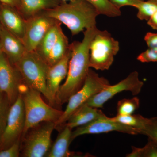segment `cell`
Returning a JSON list of instances; mask_svg holds the SVG:
<instances>
[{
    "mask_svg": "<svg viewBox=\"0 0 157 157\" xmlns=\"http://www.w3.org/2000/svg\"><path fill=\"white\" fill-rule=\"evenodd\" d=\"M72 129L64 125V128L60 133L53 145L51 147L46 155L48 157H69L74 155L69 150L71 140Z\"/></svg>",
    "mask_w": 157,
    "mask_h": 157,
    "instance_id": "obj_18",
    "label": "cell"
},
{
    "mask_svg": "<svg viewBox=\"0 0 157 157\" xmlns=\"http://www.w3.org/2000/svg\"><path fill=\"white\" fill-rule=\"evenodd\" d=\"M28 87L40 92L47 100L46 73L48 66L35 51L27 52L15 65Z\"/></svg>",
    "mask_w": 157,
    "mask_h": 157,
    "instance_id": "obj_4",
    "label": "cell"
},
{
    "mask_svg": "<svg viewBox=\"0 0 157 157\" xmlns=\"http://www.w3.org/2000/svg\"><path fill=\"white\" fill-rule=\"evenodd\" d=\"M2 52V48H1V42H0V54H1V52Z\"/></svg>",
    "mask_w": 157,
    "mask_h": 157,
    "instance_id": "obj_35",
    "label": "cell"
},
{
    "mask_svg": "<svg viewBox=\"0 0 157 157\" xmlns=\"http://www.w3.org/2000/svg\"><path fill=\"white\" fill-rule=\"evenodd\" d=\"M149 48H157V33H147L144 38Z\"/></svg>",
    "mask_w": 157,
    "mask_h": 157,
    "instance_id": "obj_31",
    "label": "cell"
},
{
    "mask_svg": "<svg viewBox=\"0 0 157 157\" xmlns=\"http://www.w3.org/2000/svg\"><path fill=\"white\" fill-rule=\"evenodd\" d=\"M57 21L48 16L45 11L26 19L25 33L22 42L27 52L35 51L47 32Z\"/></svg>",
    "mask_w": 157,
    "mask_h": 157,
    "instance_id": "obj_10",
    "label": "cell"
},
{
    "mask_svg": "<svg viewBox=\"0 0 157 157\" xmlns=\"http://www.w3.org/2000/svg\"><path fill=\"white\" fill-rule=\"evenodd\" d=\"M150 1H154V2H157V0H150Z\"/></svg>",
    "mask_w": 157,
    "mask_h": 157,
    "instance_id": "obj_37",
    "label": "cell"
},
{
    "mask_svg": "<svg viewBox=\"0 0 157 157\" xmlns=\"http://www.w3.org/2000/svg\"><path fill=\"white\" fill-rule=\"evenodd\" d=\"M0 22L4 28L22 41L25 33L26 20L16 8L2 3Z\"/></svg>",
    "mask_w": 157,
    "mask_h": 157,
    "instance_id": "obj_14",
    "label": "cell"
},
{
    "mask_svg": "<svg viewBox=\"0 0 157 157\" xmlns=\"http://www.w3.org/2000/svg\"><path fill=\"white\" fill-rule=\"evenodd\" d=\"M62 1H63V2H70V1H72V0H62Z\"/></svg>",
    "mask_w": 157,
    "mask_h": 157,
    "instance_id": "obj_36",
    "label": "cell"
},
{
    "mask_svg": "<svg viewBox=\"0 0 157 157\" xmlns=\"http://www.w3.org/2000/svg\"><path fill=\"white\" fill-rule=\"evenodd\" d=\"M2 2H0V9H1V5H2ZM2 25L1 24V23L0 22V32H1V29H2Z\"/></svg>",
    "mask_w": 157,
    "mask_h": 157,
    "instance_id": "obj_34",
    "label": "cell"
},
{
    "mask_svg": "<svg viewBox=\"0 0 157 157\" xmlns=\"http://www.w3.org/2000/svg\"><path fill=\"white\" fill-rule=\"evenodd\" d=\"M137 60L142 63L157 62V48H149L140 53Z\"/></svg>",
    "mask_w": 157,
    "mask_h": 157,
    "instance_id": "obj_28",
    "label": "cell"
},
{
    "mask_svg": "<svg viewBox=\"0 0 157 157\" xmlns=\"http://www.w3.org/2000/svg\"><path fill=\"white\" fill-rule=\"evenodd\" d=\"M72 52L70 44V49L66 55L55 64L48 66L47 69L46 87L48 93V102L49 105L52 107L56 104L61 82L67 76L69 62Z\"/></svg>",
    "mask_w": 157,
    "mask_h": 157,
    "instance_id": "obj_13",
    "label": "cell"
},
{
    "mask_svg": "<svg viewBox=\"0 0 157 157\" xmlns=\"http://www.w3.org/2000/svg\"><path fill=\"white\" fill-rule=\"evenodd\" d=\"M140 107V100L137 97L132 99H124L119 101L117 105L118 115H131Z\"/></svg>",
    "mask_w": 157,
    "mask_h": 157,
    "instance_id": "obj_23",
    "label": "cell"
},
{
    "mask_svg": "<svg viewBox=\"0 0 157 157\" xmlns=\"http://www.w3.org/2000/svg\"><path fill=\"white\" fill-rule=\"evenodd\" d=\"M99 29L97 27L86 29L83 32L81 42L71 43L72 55L69 62L67 76L64 83L59 88L56 104L62 105L68 102L70 97L83 86L90 67V47Z\"/></svg>",
    "mask_w": 157,
    "mask_h": 157,
    "instance_id": "obj_1",
    "label": "cell"
},
{
    "mask_svg": "<svg viewBox=\"0 0 157 157\" xmlns=\"http://www.w3.org/2000/svg\"><path fill=\"white\" fill-rule=\"evenodd\" d=\"M70 44L67 36L62 32L51 50L46 63L48 66L55 64L66 55L70 49Z\"/></svg>",
    "mask_w": 157,
    "mask_h": 157,
    "instance_id": "obj_20",
    "label": "cell"
},
{
    "mask_svg": "<svg viewBox=\"0 0 157 157\" xmlns=\"http://www.w3.org/2000/svg\"><path fill=\"white\" fill-rule=\"evenodd\" d=\"M111 120L128 126L138 130L140 132L149 124L151 118L144 117L139 114L118 115L113 117H109Z\"/></svg>",
    "mask_w": 157,
    "mask_h": 157,
    "instance_id": "obj_21",
    "label": "cell"
},
{
    "mask_svg": "<svg viewBox=\"0 0 157 157\" xmlns=\"http://www.w3.org/2000/svg\"><path fill=\"white\" fill-rule=\"evenodd\" d=\"M25 123L24 105L20 94L10 108L6 129L0 140V151L9 148L21 140Z\"/></svg>",
    "mask_w": 157,
    "mask_h": 157,
    "instance_id": "obj_7",
    "label": "cell"
},
{
    "mask_svg": "<svg viewBox=\"0 0 157 157\" xmlns=\"http://www.w3.org/2000/svg\"><path fill=\"white\" fill-rule=\"evenodd\" d=\"M55 124L53 122L45 124L30 132L24 141L22 151L25 157H42L48 153L51 147V135Z\"/></svg>",
    "mask_w": 157,
    "mask_h": 157,
    "instance_id": "obj_8",
    "label": "cell"
},
{
    "mask_svg": "<svg viewBox=\"0 0 157 157\" xmlns=\"http://www.w3.org/2000/svg\"><path fill=\"white\" fill-rule=\"evenodd\" d=\"M128 157H157V145L150 139L144 147L138 148L132 147V151Z\"/></svg>",
    "mask_w": 157,
    "mask_h": 157,
    "instance_id": "obj_25",
    "label": "cell"
},
{
    "mask_svg": "<svg viewBox=\"0 0 157 157\" xmlns=\"http://www.w3.org/2000/svg\"><path fill=\"white\" fill-rule=\"evenodd\" d=\"M0 42L2 52L12 64H16L27 52L21 40L2 26L0 32Z\"/></svg>",
    "mask_w": 157,
    "mask_h": 157,
    "instance_id": "obj_15",
    "label": "cell"
},
{
    "mask_svg": "<svg viewBox=\"0 0 157 157\" xmlns=\"http://www.w3.org/2000/svg\"><path fill=\"white\" fill-rule=\"evenodd\" d=\"M140 135H146L157 145V117L151 118L150 122L141 131Z\"/></svg>",
    "mask_w": 157,
    "mask_h": 157,
    "instance_id": "obj_27",
    "label": "cell"
},
{
    "mask_svg": "<svg viewBox=\"0 0 157 157\" xmlns=\"http://www.w3.org/2000/svg\"><path fill=\"white\" fill-rule=\"evenodd\" d=\"M112 132H120L132 135H137L140 132L137 129L117 122L113 121L105 115L89 123L78 127L72 132L71 140L85 135L100 134Z\"/></svg>",
    "mask_w": 157,
    "mask_h": 157,
    "instance_id": "obj_12",
    "label": "cell"
},
{
    "mask_svg": "<svg viewBox=\"0 0 157 157\" xmlns=\"http://www.w3.org/2000/svg\"><path fill=\"white\" fill-rule=\"evenodd\" d=\"M109 85L110 84L107 78L99 76L90 68L82 87L70 97L66 109L63 111L58 120L55 123V128L66 124L76 109L85 104L90 98Z\"/></svg>",
    "mask_w": 157,
    "mask_h": 157,
    "instance_id": "obj_5",
    "label": "cell"
},
{
    "mask_svg": "<svg viewBox=\"0 0 157 157\" xmlns=\"http://www.w3.org/2000/svg\"><path fill=\"white\" fill-rule=\"evenodd\" d=\"M24 83L21 74L15 65L12 64L3 52L0 54V91L7 95L13 104L21 94Z\"/></svg>",
    "mask_w": 157,
    "mask_h": 157,
    "instance_id": "obj_11",
    "label": "cell"
},
{
    "mask_svg": "<svg viewBox=\"0 0 157 157\" xmlns=\"http://www.w3.org/2000/svg\"><path fill=\"white\" fill-rule=\"evenodd\" d=\"M45 11L48 16L67 26L73 36L96 26V18L99 15L95 7L86 0L63 2Z\"/></svg>",
    "mask_w": 157,
    "mask_h": 157,
    "instance_id": "obj_2",
    "label": "cell"
},
{
    "mask_svg": "<svg viewBox=\"0 0 157 157\" xmlns=\"http://www.w3.org/2000/svg\"><path fill=\"white\" fill-rule=\"evenodd\" d=\"M61 25L62 23L58 21L47 32L35 49V52L45 62L47 61L51 50L63 32Z\"/></svg>",
    "mask_w": 157,
    "mask_h": 157,
    "instance_id": "obj_19",
    "label": "cell"
},
{
    "mask_svg": "<svg viewBox=\"0 0 157 157\" xmlns=\"http://www.w3.org/2000/svg\"><path fill=\"white\" fill-rule=\"evenodd\" d=\"M143 85V82L139 79L138 72L134 71L117 84L108 86L90 98L85 104L91 107L101 108L107 101L122 92L128 91L133 95H137L141 91Z\"/></svg>",
    "mask_w": 157,
    "mask_h": 157,
    "instance_id": "obj_9",
    "label": "cell"
},
{
    "mask_svg": "<svg viewBox=\"0 0 157 157\" xmlns=\"http://www.w3.org/2000/svg\"><path fill=\"white\" fill-rule=\"evenodd\" d=\"M21 141V140H18L9 148L0 151V157H19Z\"/></svg>",
    "mask_w": 157,
    "mask_h": 157,
    "instance_id": "obj_29",
    "label": "cell"
},
{
    "mask_svg": "<svg viewBox=\"0 0 157 157\" xmlns=\"http://www.w3.org/2000/svg\"><path fill=\"white\" fill-rule=\"evenodd\" d=\"M119 49V43L109 32L99 30L90 45V68L109 70Z\"/></svg>",
    "mask_w": 157,
    "mask_h": 157,
    "instance_id": "obj_6",
    "label": "cell"
},
{
    "mask_svg": "<svg viewBox=\"0 0 157 157\" xmlns=\"http://www.w3.org/2000/svg\"><path fill=\"white\" fill-rule=\"evenodd\" d=\"M101 110L84 104L76 109L64 125L70 129L84 125L105 116Z\"/></svg>",
    "mask_w": 157,
    "mask_h": 157,
    "instance_id": "obj_16",
    "label": "cell"
},
{
    "mask_svg": "<svg viewBox=\"0 0 157 157\" xmlns=\"http://www.w3.org/2000/svg\"><path fill=\"white\" fill-rule=\"evenodd\" d=\"M138 9L137 17L141 20L148 21L157 11V2L147 0L144 1L136 7Z\"/></svg>",
    "mask_w": 157,
    "mask_h": 157,
    "instance_id": "obj_26",
    "label": "cell"
},
{
    "mask_svg": "<svg viewBox=\"0 0 157 157\" xmlns=\"http://www.w3.org/2000/svg\"><path fill=\"white\" fill-rule=\"evenodd\" d=\"M147 24L153 29L157 30V11L147 21Z\"/></svg>",
    "mask_w": 157,
    "mask_h": 157,
    "instance_id": "obj_32",
    "label": "cell"
},
{
    "mask_svg": "<svg viewBox=\"0 0 157 157\" xmlns=\"http://www.w3.org/2000/svg\"><path fill=\"white\" fill-rule=\"evenodd\" d=\"M94 6L99 14L109 17L120 16V9H117L110 3L109 0H86Z\"/></svg>",
    "mask_w": 157,
    "mask_h": 157,
    "instance_id": "obj_22",
    "label": "cell"
},
{
    "mask_svg": "<svg viewBox=\"0 0 157 157\" xmlns=\"http://www.w3.org/2000/svg\"><path fill=\"white\" fill-rule=\"evenodd\" d=\"M21 94L23 100L25 115V126L22 137L29 130L40 123H55L62 115L63 111L46 104L42 100L40 92L28 87L25 83L21 86Z\"/></svg>",
    "mask_w": 157,
    "mask_h": 157,
    "instance_id": "obj_3",
    "label": "cell"
},
{
    "mask_svg": "<svg viewBox=\"0 0 157 157\" xmlns=\"http://www.w3.org/2000/svg\"><path fill=\"white\" fill-rule=\"evenodd\" d=\"M110 3L117 8L120 9L125 6H131L136 8L138 4L144 0H109Z\"/></svg>",
    "mask_w": 157,
    "mask_h": 157,
    "instance_id": "obj_30",
    "label": "cell"
},
{
    "mask_svg": "<svg viewBox=\"0 0 157 157\" xmlns=\"http://www.w3.org/2000/svg\"><path fill=\"white\" fill-rule=\"evenodd\" d=\"M11 105L7 95L0 91V140L6 129Z\"/></svg>",
    "mask_w": 157,
    "mask_h": 157,
    "instance_id": "obj_24",
    "label": "cell"
},
{
    "mask_svg": "<svg viewBox=\"0 0 157 157\" xmlns=\"http://www.w3.org/2000/svg\"><path fill=\"white\" fill-rule=\"evenodd\" d=\"M0 2L4 4L12 6L18 9L19 6V0H0Z\"/></svg>",
    "mask_w": 157,
    "mask_h": 157,
    "instance_id": "obj_33",
    "label": "cell"
},
{
    "mask_svg": "<svg viewBox=\"0 0 157 157\" xmlns=\"http://www.w3.org/2000/svg\"><path fill=\"white\" fill-rule=\"evenodd\" d=\"M17 10L25 19L33 17L41 11L56 8L63 1L62 0H19Z\"/></svg>",
    "mask_w": 157,
    "mask_h": 157,
    "instance_id": "obj_17",
    "label": "cell"
}]
</instances>
